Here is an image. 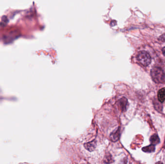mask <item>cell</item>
Wrapping results in <instances>:
<instances>
[{"mask_svg":"<svg viewBox=\"0 0 165 164\" xmlns=\"http://www.w3.org/2000/svg\"><path fill=\"white\" fill-rule=\"evenodd\" d=\"M151 75L153 81L156 83H162L165 81V73L160 67L153 68L151 71Z\"/></svg>","mask_w":165,"mask_h":164,"instance_id":"1","label":"cell"},{"mask_svg":"<svg viewBox=\"0 0 165 164\" xmlns=\"http://www.w3.org/2000/svg\"><path fill=\"white\" fill-rule=\"evenodd\" d=\"M137 59L144 66H148L151 62V57L150 54L144 51H142L138 53L137 55Z\"/></svg>","mask_w":165,"mask_h":164,"instance_id":"2","label":"cell"},{"mask_svg":"<svg viewBox=\"0 0 165 164\" xmlns=\"http://www.w3.org/2000/svg\"><path fill=\"white\" fill-rule=\"evenodd\" d=\"M96 141L94 140L88 143L84 144V147L88 151L92 152L94 150L95 148L96 147Z\"/></svg>","mask_w":165,"mask_h":164,"instance_id":"3","label":"cell"},{"mask_svg":"<svg viewBox=\"0 0 165 164\" xmlns=\"http://www.w3.org/2000/svg\"><path fill=\"white\" fill-rule=\"evenodd\" d=\"M159 101L161 103H165V88H163L159 90L157 94Z\"/></svg>","mask_w":165,"mask_h":164,"instance_id":"4","label":"cell"},{"mask_svg":"<svg viewBox=\"0 0 165 164\" xmlns=\"http://www.w3.org/2000/svg\"><path fill=\"white\" fill-rule=\"evenodd\" d=\"M120 129L119 128L118 130H117L115 132H112V133L110 135V138L111 141L115 142L118 141V139L120 137Z\"/></svg>","mask_w":165,"mask_h":164,"instance_id":"5","label":"cell"},{"mask_svg":"<svg viewBox=\"0 0 165 164\" xmlns=\"http://www.w3.org/2000/svg\"><path fill=\"white\" fill-rule=\"evenodd\" d=\"M150 140L151 144L154 145L158 144L160 142V139L158 135L156 134L153 135L150 138Z\"/></svg>","mask_w":165,"mask_h":164,"instance_id":"6","label":"cell"},{"mask_svg":"<svg viewBox=\"0 0 165 164\" xmlns=\"http://www.w3.org/2000/svg\"><path fill=\"white\" fill-rule=\"evenodd\" d=\"M128 100L126 98H122L120 101V105L122 111H125L127 109Z\"/></svg>","mask_w":165,"mask_h":164,"instance_id":"7","label":"cell"},{"mask_svg":"<svg viewBox=\"0 0 165 164\" xmlns=\"http://www.w3.org/2000/svg\"><path fill=\"white\" fill-rule=\"evenodd\" d=\"M142 150L146 153H153L155 151V146L151 144L142 149Z\"/></svg>","mask_w":165,"mask_h":164,"instance_id":"8","label":"cell"},{"mask_svg":"<svg viewBox=\"0 0 165 164\" xmlns=\"http://www.w3.org/2000/svg\"><path fill=\"white\" fill-rule=\"evenodd\" d=\"M114 160L111 154L110 153H107L105 155L104 158V162L106 164H110L113 163Z\"/></svg>","mask_w":165,"mask_h":164,"instance_id":"9","label":"cell"},{"mask_svg":"<svg viewBox=\"0 0 165 164\" xmlns=\"http://www.w3.org/2000/svg\"><path fill=\"white\" fill-rule=\"evenodd\" d=\"M162 52H163V54L165 56V47L163 48L162 49Z\"/></svg>","mask_w":165,"mask_h":164,"instance_id":"10","label":"cell"},{"mask_svg":"<svg viewBox=\"0 0 165 164\" xmlns=\"http://www.w3.org/2000/svg\"><path fill=\"white\" fill-rule=\"evenodd\" d=\"M163 164L162 163V162H157V163H156V164Z\"/></svg>","mask_w":165,"mask_h":164,"instance_id":"11","label":"cell"}]
</instances>
